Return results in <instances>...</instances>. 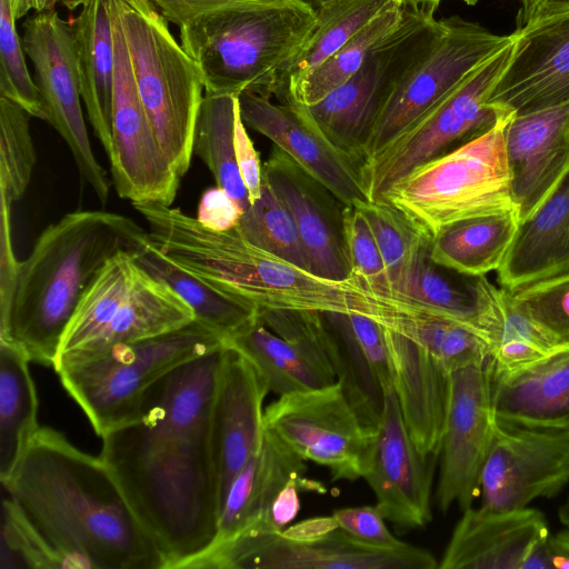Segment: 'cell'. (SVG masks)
<instances>
[{"label":"cell","mask_w":569,"mask_h":569,"mask_svg":"<svg viewBox=\"0 0 569 569\" xmlns=\"http://www.w3.org/2000/svg\"><path fill=\"white\" fill-rule=\"evenodd\" d=\"M227 349L170 371L131 419L101 436L100 458L164 569L184 568L217 536L220 497L210 421Z\"/></svg>","instance_id":"cell-1"},{"label":"cell","mask_w":569,"mask_h":569,"mask_svg":"<svg viewBox=\"0 0 569 569\" xmlns=\"http://www.w3.org/2000/svg\"><path fill=\"white\" fill-rule=\"evenodd\" d=\"M3 490L64 559L67 568L164 569L100 456L40 427Z\"/></svg>","instance_id":"cell-2"},{"label":"cell","mask_w":569,"mask_h":569,"mask_svg":"<svg viewBox=\"0 0 569 569\" xmlns=\"http://www.w3.org/2000/svg\"><path fill=\"white\" fill-rule=\"evenodd\" d=\"M132 206L149 227V241L163 254L259 309L356 313L388 329L401 315L416 311L412 305L372 293L353 278L319 277L252 244L236 228L213 230L161 203Z\"/></svg>","instance_id":"cell-3"},{"label":"cell","mask_w":569,"mask_h":569,"mask_svg":"<svg viewBox=\"0 0 569 569\" xmlns=\"http://www.w3.org/2000/svg\"><path fill=\"white\" fill-rule=\"evenodd\" d=\"M148 231L128 217L74 211L48 226L20 261L16 293L0 321V342L29 361L53 366L62 337L84 291L121 251H137Z\"/></svg>","instance_id":"cell-4"},{"label":"cell","mask_w":569,"mask_h":569,"mask_svg":"<svg viewBox=\"0 0 569 569\" xmlns=\"http://www.w3.org/2000/svg\"><path fill=\"white\" fill-rule=\"evenodd\" d=\"M316 19L306 0L230 3L182 23L180 44L201 76L204 94L250 92L271 99L280 72Z\"/></svg>","instance_id":"cell-5"},{"label":"cell","mask_w":569,"mask_h":569,"mask_svg":"<svg viewBox=\"0 0 569 569\" xmlns=\"http://www.w3.org/2000/svg\"><path fill=\"white\" fill-rule=\"evenodd\" d=\"M124 33L137 89L154 134L177 173L193 156L203 99L201 76L150 0H111Z\"/></svg>","instance_id":"cell-6"},{"label":"cell","mask_w":569,"mask_h":569,"mask_svg":"<svg viewBox=\"0 0 569 569\" xmlns=\"http://www.w3.org/2000/svg\"><path fill=\"white\" fill-rule=\"evenodd\" d=\"M510 117H499L485 132L417 168L382 202L431 238L459 220L513 209L505 141Z\"/></svg>","instance_id":"cell-7"},{"label":"cell","mask_w":569,"mask_h":569,"mask_svg":"<svg viewBox=\"0 0 569 569\" xmlns=\"http://www.w3.org/2000/svg\"><path fill=\"white\" fill-rule=\"evenodd\" d=\"M224 345L220 335L193 320L163 335L117 345L56 372L101 437L131 419L147 392L170 371Z\"/></svg>","instance_id":"cell-8"},{"label":"cell","mask_w":569,"mask_h":569,"mask_svg":"<svg viewBox=\"0 0 569 569\" xmlns=\"http://www.w3.org/2000/svg\"><path fill=\"white\" fill-rule=\"evenodd\" d=\"M406 3L398 27L371 49L358 71L321 101L307 107L325 136L360 166L385 101L443 29V19L435 18L438 6Z\"/></svg>","instance_id":"cell-9"},{"label":"cell","mask_w":569,"mask_h":569,"mask_svg":"<svg viewBox=\"0 0 569 569\" xmlns=\"http://www.w3.org/2000/svg\"><path fill=\"white\" fill-rule=\"evenodd\" d=\"M515 41L475 69L423 117L362 163L361 179L369 201L382 202L388 191L417 168L448 152L453 144L485 132L507 114L488 101L513 57Z\"/></svg>","instance_id":"cell-10"},{"label":"cell","mask_w":569,"mask_h":569,"mask_svg":"<svg viewBox=\"0 0 569 569\" xmlns=\"http://www.w3.org/2000/svg\"><path fill=\"white\" fill-rule=\"evenodd\" d=\"M515 38V32L497 34L458 16L443 19V29L430 50L381 107L365 147L363 162L383 150Z\"/></svg>","instance_id":"cell-11"},{"label":"cell","mask_w":569,"mask_h":569,"mask_svg":"<svg viewBox=\"0 0 569 569\" xmlns=\"http://www.w3.org/2000/svg\"><path fill=\"white\" fill-rule=\"evenodd\" d=\"M184 568L435 569L439 563L431 552L419 547H371L338 527L308 541L290 539L281 531L243 530L210 546Z\"/></svg>","instance_id":"cell-12"},{"label":"cell","mask_w":569,"mask_h":569,"mask_svg":"<svg viewBox=\"0 0 569 569\" xmlns=\"http://www.w3.org/2000/svg\"><path fill=\"white\" fill-rule=\"evenodd\" d=\"M264 428L305 460L329 469L331 479L367 473L377 433L370 432L340 385L280 396L264 409Z\"/></svg>","instance_id":"cell-13"},{"label":"cell","mask_w":569,"mask_h":569,"mask_svg":"<svg viewBox=\"0 0 569 569\" xmlns=\"http://www.w3.org/2000/svg\"><path fill=\"white\" fill-rule=\"evenodd\" d=\"M22 46L34 68L46 121L66 141L81 177L104 204L110 183L92 151L81 109L71 22L56 10L36 13L23 22Z\"/></svg>","instance_id":"cell-14"},{"label":"cell","mask_w":569,"mask_h":569,"mask_svg":"<svg viewBox=\"0 0 569 569\" xmlns=\"http://www.w3.org/2000/svg\"><path fill=\"white\" fill-rule=\"evenodd\" d=\"M114 36L110 160L117 193L132 203L171 206L180 176L162 150L140 99L118 11L110 0Z\"/></svg>","instance_id":"cell-15"},{"label":"cell","mask_w":569,"mask_h":569,"mask_svg":"<svg viewBox=\"0 0 569 569\" xmlns=\"http://www.w3.org/2000/svg\"><path fill=\"white\" fill-rule=\"evenodd\" d=\"M569 483V430L493 423L480 476L481 508L508 511L557 496Z\"/></svg>","instance_id":"cell-16"},{"label":"cell","mask_w":569,"mask_h":569,"mask_svg":"<svg viewBox=\"0 0 569 569\" xmlns=\"http://www.w3.org/2000/svg\"><path fill=\"white\" fill-rule=\"evenodd\" d=\"M491 359L450 373V396L441 443L437 507L453 503L462 511L480 493V476L489 451L496 416L492 408Z\"/></svg>","instance_id":"cell-17"},{"label":"cell","mask_w":569,"mask_h":569,"mask_svg":"<svg viewBox=\"0 0 569 569\" xmlns=\"http://www.w3.org/2000/svg\"><path fill=\"white\" fill-rule=\"evenodd\" d=\"M244 124L271 140L345 206L369 201L361 166L337 148L319 129L306 106L243 92L238 97Z\"/></svg>","instance_id":"cell-18"},{"label":"cell","mask_w":569,"mask_h":569,"mask_svg":"<svg viewBox=\"0 0 569 569\" xmlns=\"http://www.w3.org/2000/svg\"><path fill=\"white\" fill-rule=\"evenodd\" d=\"M385 406L370 467L363 479L376 507L400 531L422 528L432 520L431 486L437 459L423 457L412 441L393 387Z\"/></svg>","instance_id":"cell-19"},{"label":"cell","mask_w":569,"mask_h":569,"mask_svg":"<svg viewBox=\"0 0 569 569\" xmlns=\"http://www.w3.org/2000/svg\"><path fill=\"white\" fill-rule=\"evenodd\" d=\"M515 33L513 57L488 103L523 114L569 102V10L530 20Z\"/></svg>","instance_id":"cell-20"},{"label":"cell","mask_w":569,"mask_h":569,"mask_svg":"<svg viewBox=\"0 0 569 569\" xmlns=\"http://www.w3.org/2000/svg\"><path fill=\"white\" fill-rule=\"evenodd\" d=\"M549 531L532 508L463 510L439 563L441 569H550Z\"/></svg>","instance_id":"cell-21"},{"label":"cell","mask_w":569,"mask_h":569,"mask_svg":"<svg viewBox=\"0 0 569 569\" xmlns=\"http://www.w3.org/2000/svg\"><path fill=\"white\" fill-rule=\"evenodd\" d=\"M263 181L297 226L309 271L335 281L352 279L345 246V204L274 146L262 164Z\"/></svg>","instance_id":"cell-22"},{"label":"cell","mask_w":569,"mask_h":569,"mask_svg":"<svg viewBox=\"0 0 569 569\" xmlns=\"http://www.w3.org/2000/svg\"><path fill=\"white\" fill-rule=\"evenodd\" d=\"M269 391L256 367L228 347L210 421L220 507L233 478L261 447L263 401Z\"/></svg>","instance_id":"cell-23"},{"label":"cell","mask_w":569,"mask_h":569,"mask_svg":"<svg viewBox=\"0 0 569 569\" xmlns=\"http://www.w3.org/2000/svg\"><path fill=\"white\" fill-rule=\"evenodd\" d=\"M505 141L512 201L521 222L569 171V102L511 116Z\"/></svg>","instance_id":"cell-24"},{"label":"cell","mask_w":569,"mask_h":569,"mask_svg":"<svg viewBox=\"0 0 569 569\" xmlns=\"http://www.w3.org/2000/svg\"><path fill=\"white\" fill-rule=\"evenodd\" d=\"M393 389L419 452L440 456L450 396V373L413 340L385 327Z\"/></svg>","instance_id":"cell-25"},{"label":"cell","mask_w":569,"mask_h":569,"mask_svg":"<svg viewBox=\"0 0 569 569\" xmlns=\"http://www.w3.org/2000/svg\"><path fill=\"white\" fill-rule=\"evenodd\" d=\"M569 271V171L553 192L517 228L497 270L502 288L516 291Z\"/></svg>","instance_id":"cell-26"},{"label":"cell","mask_w":569,"mask_h":569,"mask_svg":"<svg viewBox=\"0 0 569 569\" xmlns=\"http://www.w3.org/2000/svg\"><path fill=\"white\" fill-rule=\"evenodd\" d=\"M303 461L302 457L264 428L259 451L233 478L224 495L212 545L250 526L268 531L266 518L273 500L290 480L302 477L306 471Z\"/></svg>","instance_id":"cell-27"},{"label":"cell","mask_w":569,"mask_h":569,"mask_svg":"<svg viewBox=\"0 0 569 569\" xmlns=\"http://www.w3.org/2000/svg\"><path fill=\"white\" fill-rule=\"evenodd\" d=\"M492 408L505 423L556 428L569 417V346L509 373L493 375Z\"/></svg>","instance_id":"cell-28"},{"label":"cell","mask_w":569,"mask_h":569,"mask_svg":"<svg viewBox=\"0 0 569 569\" xmlns=\"http://www.w3.org/2000/svg\"><path fill=\"white\" fill-rule=\"evenodd\" d=\"M71 27L81 99L93 132L109 157L116 68L110 0H89Z\"/></svg>","instance_id":"cell-29"},{"label":"cell","mask_w":569,"mask_h":569,"mask_svg":"<svg viewBox=\"0 0 569 569\" xmlns=\"http://www.w3.org/2000/svg\"><path fill=\"white\" fill-rule=\"evenodd\" d=\"M140 267V266H139ZM194 320L186 301L140 267L136 284L109 323L83 348L58 360L54 370L93 358L110 348L182 328Z\"/></svg>","instance_id":"cell-30"},{"label":"cell","mask_w":569,"mask_h":569,"mask_svg":"<svg viewBox=\"0 0 569 569\" xmlns=\"http://www.w3.org/2000/svg\"><path fill=\"white\" fill-rule=\"evenodd\" d=\"M137 263L150 276L173 289L191 308L194 320L227 338L252 323L259 308L188 271L150 241L136 251Z\"/></svg>","instance_id":"cell-31"},{"label":"cell","mask_w":569,"mask_h":569,"mask_svg":"<svg viewBox=\"0 0 569 569\" xmlns=\"http://www.w3.org/2000/svg\"><path fill=\"white\" fill-rule=\"evenodd\" d=\"M519 223L516 208L453 222L431 239L430 260L470 278L497 271Z\"/></svg>","instance_id":"cell-32"},{"label":"cell","mask_w":569,"mask_h":569,"mask_svg":"<svg viewBox=\"0 0 569 569\" xmlns=\"http://www.w3.org/2000/svg\"><path fill=\"white\" fill-rule=\"evenodd\" d=\"M392 0H335L316 11L313 30L278 77L274 98L288 100L323 61L365 28Z\"/></svg>","instance_id":"cell-33"},{"label":"cell","mask_w":569,"mask_h":569,"mask_svg":"<svg viewBox=\"0 0 569 569\" xmlns=\"http://www.w3.org/2000/svg\"><path fill=\"white\" fill-rule=\"evenodd\" d=\"M28 358L0 342V481L13 473L39 430L38 396Z\"/></svg>","instance_id":"cell-34"},{"label":"cell","mask_w":569,"mask_h":569,"mask_svg":"<svg viewBox=\"0 0 569 569\" xmlns=\"http://www.w3.org/2000/svg\"><path fill=\"white\" fill-rule=\"evenodd\" d=\"M224 342L249 360L263 377L269 390L279 397L337 383L298 348L272 332L259 316Z\"/></svg>","instance_id":"cell-35"},{"label":"cell","mask_w":569,"mask_h":569,"mask_svg":"<svg viewBox=\"0 0 569 569\" xmlns=\"http://www.w3.org/2000/svg\"><path fill=\"white\" fill-rule=\"evenodd\" d=\"M139 273L134 251H121L102 267L78 303L54 363L79 351L109 323L130 296Z\"/></svg>","instance_id":"cell-36"},{"label":"cell","mask_w":569,"mask_h":569,"mask_svg":"<svg viewBox=\"0 0 569 569\" xmlns=\"http://www.w3.org/2000/svg\"><path fill=\"white\" fill-rule=\"evenodd\" d=\"M238 113V97L204 94L194 128L193 154L208 167L217 187L244 212L251 202L236 159L234 127Z\"/></svg>","instance_id":"cell-37"},{"label":"cell","mask_w":569,"mask_h":569,"mask_svg":"<svg viewBox=\"0 0 569 569\" xmlns=\"http://www.w3.org/2000/svg\"><path fill=\"white\" fill-rule=\"evenodd\" d=\"M323 317L325 346L337 382L362 425L377 433L385 406L383 388L360 349L347 315Z\"/></svg>","instance_id":"cell-38"},{"label":"cell","mask_w":569,"mask_h":569,"mask_svg":"<svg viewBox=\"0 0 569 569\" xmlns=\"http://www.w3.org/2000/svg\"><path fill=\"white\" fill-rule=\"evenodd\" d=\"M355 207L363 213L373 232L392 297L405 302L402 298L411 272L420 258L429 252L432 238L387 202L366 201Z\"/></svg>","instance_id":"cell-39"},{"label":"cell","mask_w":569,"mask_h":569,"mask_svg":"<svg viewBox=\"0 0 569 569\" xmlns=\"http://www.w3.org/2000/svg\"><path fill=\"white\" fill-rule=\"evenodd\" d=\"M406 4L405 0L390 1L365 28L319 64L286 101L311 107L345 83L358 71L371 49L398 27Z\"/></svg>","instance_id":"cell-40"},{"label":"cell","mask_w":569,"mask_h":569,"mask_svg":"<svg viewBox=\"0 0 569 569\" xmlns=\"http://www.w3.org/2000/svg\"><path fill=\"white\" fill-rule=\"evenodd\" d=\"M562 347L535 323L511 291L497 290L496 326L490 343L493 375L521 369Z\"/></svg>","instance_id":"cell-41"},{"label":"cell","mask_w":569,"mask_h":569,"mask_svg":"<svg viewBox=\"0 0 569 569\" xmlns=\"http://www.w3.org/2000/svg\"><path fill=\"white\" fill-rule=\"evenodd\" d=\"M437 268L429 252L422 256L411 272L403 301L468 325L488 341L475 277L467 284L459 286Z\"/></svg>","instance_id":"cell-42"},{"label":"cell","mask_w":569,"mask_h":569,"mask_svg":"<svg viewBox=\"0 0 569 569\" xmlns=\"http://www.w3.org/2000/svg\"><path fill=\"white\" fill-rule=\"evenodd\" d=\"M236 229L252 244L309 271L293 218L264 181L260 198L242 213Z\"/></svg>","instance_id":"cell-43"},{"label":"cell","mask_w":569,"mask_h":569,"mask_svg":"<svg viewBox=\"0 0 569 569\" xmlns=\"http://www.w3.org/2000/svg\"><path fill=\"white\" fill-rule=\"evenodd\" d=\"M30 117L22 107L0 96V194L11 203L23 196L36 164Z\"/></svg>","instance_id":"cell-44"},{"label":"cell","mask_w":569,"mask_h":569,"mask_svg":"<svg viewBox=\"0 0 569 569\" xmlns=\"http://www.w3.org/2000/svg\"><path fill=\"white\" fill-rule=\"evenodd\" d=\"M16 20V0H0V96L22 107L31 117L46 120L37 83L26 63Z\"/></svg>","instance_id":"cell-45"},{"label":"cell","mask_w":569,"mask_h":569,"mask_svg":"<svg viewBox=\"0 0 569 569\" xmlns=\"http://www.w3.org/2000/svg\"><path fill=\"white\" fill-rule=\"evenodd\" d=\"M1 567L67 568L64 559L31 523L19 503L7 493L2 499Z\"/></svg>","instance_id":"cell-46"},{"label":"cell","mask_w":569,"mask_h":569,"mask_svg":"<svg viewBox=\"0 0 569 569\" xmlns=\"http://www.w3.org/2000/svg\"><path fill=\"white\" fill-rule=\"evenodd\" d=\"M511 292L546 335L559 346H569V271Z\"/></svg>","instance_id":"cell-47"},{"label":"cell","mask_w":569,"mask_h":569,"mask_svg":"<svg viewBox=\"0 0 569 569\" xmlns=\"http://www.w3.org/2000/svg\"><path fill=\"white\" fill-rule=\"evenodd\" d=\"M343 227L346 253L351 277L365 284L372 293L396 300L390 291L378 243L359 208L355 206L345 207Z\"/></svg>","instance_id":"cell-48"},{"label":"cell","mask_w":569,"mask_h":569,"mask_svg":"<svg viewBox=\"0 0 569 569\" xmlns=\"http://www.w3.org/2000/svg\"><path fill=\"white\" fill-rule=\"evenodd\" d=\"M332 516L340 529L363 545L385 549L406 545L389 531L376 506L341 508Z\"/></svg>","instance_id":"cell-49"},{"label":"cell","mask_w":569,"mask_h":569,"mask_svg":"<svg viewBox=\"0 0 569 569\" xmlns=\"http://www.w3.org/2000/svg\"><path fill=\"white\" fill-rule=\"evenodd\" d=\"M350 329L383 390L393 387L385 327L361 315H347Z\"/></svg>","instance_id":"cell-50"},{"label":"cell","mask_w":569,"mask_h":569,"mask_svg":"<svg viewBox=\"0 0 569 569\" xmlns=\"http://www.w3.org/2000/svg\"><path fill=\"white\" fill-rule=\"evenodd\" d=\"M11 204L4 194H0V321L10 311L20 266L12 243Z\"/></svg>","instance_id":"cell-51"},{"label":"cell","mask_w":569,"mask_h":569,"mask_svg":"<svg viewBox=\"0 0 569 569\" xmlns=\"http://www.w3.org/2000/svg\"><path fill=\"white\" fill-rule=\"evenodd\" d=\"M234 150L242 180L251 204L261 196L263 184L262 164L242 121L240 109L234 127Z\"/></svg>","instance_id":"cell-52"},{"label":"cell","mask_w":569,"mask_h":569,"mask_svg":"<svg viewBox=\"0 0 569 569\" xmlns=\"http://www.w3.org/2000/svg\"><path fill=\"white\" fill-rule=\"evenodd\" d=\"M242 213V209L216 186L203 192L197 219L210 229L227 231L238 226Z\"/></svg>","instance_id":"cell-53"},{"label":"cell","mask_w":569,"mask_h":569,"mask_svg":"<svg viewBox=\"0 0 569 569\" xmlns=\"http://www.w3.org/2000/svg\"><path fill=\"white\" fill-rule=\"evenodd\" d=\"M323 491V487L315 481L302 477L290 480L273 500L267 518L266 528L268 531H282L300 509L299 491Z\"/></svg>","instance_id":"cell-54"},{"label":"cell","mask_w":569,"mask_h":569,"mask_svg":"<svg viewBox=\"0 0 569 569\" xmlns=\"http://www.w3.org/2000/svg\"><path fill=\"white\" fill-rule=\"evenodd\" d=\"M167 19L180 27L191 18L208 10L237 2L278 0H150Z\"/></svg>","instance_id":"cell-55"},{"label":"cell","mask_w":569,"mask_h":569,"mask_svg":"<svg viewBox=\"0 0 569 569\" xmlns=\"http://www.w3.org/2000/svg\"><path fill=\"white\" fill-rule=\"evenodd\" d=\"M337 528L333 516L318 517L303 520L282 530L281 533L290 539L308 541L320 539Z\"/></svg>","instance_id":"cell-56"},{"label":"cell","mask_w":569,"mask_h":569,"mask_svg":"<svg viewBox=\"0 0 569 569\" xmlns=\"http://www.w3.org/2000/svg\"><path fill=\"white\" fill-rule=\"evenodd\" d=\"M569 10V0H520L519 26L536 18Z\"/></svg>","instance_id":"cell-57"},{"label":"cell","mask_w":569,"mask_h":569,"mask_svg":"<svg viewBox=\"0 0 569 569\" xmlns=\"http://www.w3.org/2000/svg\"><path fill=\"white\" fill-rule=\"evenodd\" d=\"M89 0H16L17 19L26 16L30 10L36 13L54 10L57 6H63L67 10H76L83 7Z\"/></svg>","instance_id":"cell-58"},{"label":"cell","mask_w":569,"mask_h":569,"mask_svg":"<svg viewBox=\"0 0 569 569\" xmlns=\"http://www.w3.org/2000/svg\"><path fill=\"white\" fill-rule=\"evenodd\" d=\"M548 543L553 568L569 569V527L550 535Z\"/></svg>","instance_id":"cell-59"},{"label":"cell","mask_w":569,"mask_h":569,"mask_svg":"<svg viewBox=\"0 0 569 569\" xmlns=\"http://www.w3.org/2000/svg\"><path fill=\"white\" fill-rule=\"evenodd\" d=\"M559 521L565 526L569 527V496L558 510Z\"/></svg>","instance_id":"cell-60"},{"label":"cell","mask_w":569,"mask_h":569,"mask_svg":"<svg viewBox=\"0 0 569 569\" xmlns=\"http://www.w3.org/2000/svg\"><path fill=\"white\" fill-rule=\"evenodd\" d=\"M406 2H412V3H425V4H435V6H439V3L442 1V0H405ZM462 2H465L466 4L468 6H475L476 3H478L480 0H461Z\"/></svg>","instance_id":"cell-61"},{"label":"cell","mask_w":569,"mask_h":569,"mask_svg":"<svg viewBox=\"0 0 569 569\" xmlns=\"http://www.w3.org/2000/svg\"><path fill=\"white\" fill-rule=\"evenodd\" d=\"M316 11L335 0H306Z\"/></svg>","instance_id":"cell-62"},{"label":"cell","mask_w":569,"mask_h":569,"mask_svg":"<svg viewBox=\"0 0 569 569\" xmlns=\"http://www.w3.org/2000/svg\"><path fill=\"white\" fill-rule=\"evenodd\" d=\"M557 429L569 430V417L556 427Z\"/></svg>","instance_id":"cell-63"}]
</instances>
